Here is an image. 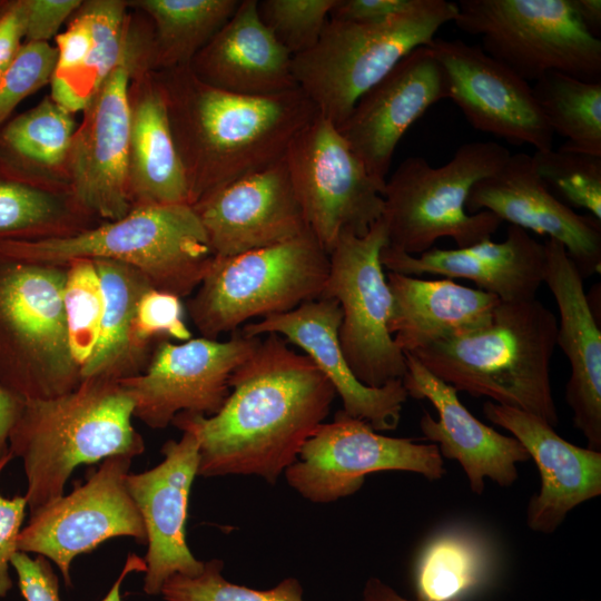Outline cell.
Returning a JSON list of instances; mask_svg holds the SVG:
<instances>
[{
  "label": "cell",
  "instance_id": "cell-49",
  "mask_svg": "<svg viewBox=\"0 0 601 601\" xmlns=\"http://www.w3.org/2000/svg\"><path fill=\"white\" fill-rule=\"evenodd\" d=\"M22 400L0 385V461L9 451V435L19 415Z\"/></svg>",
  "mask_w": 601,
  "mask_h": 601
},
{
  "label": "cell",
  "instance_id": "cell-41",
  "mask_svg": "<svg viewBox=\"0 0 601 601\" xmlns=\"http://www.w3.org/2000/svg\"><path fill=\"white\" fill-rule=\"evenodd\" d=\"M57 49L48 42H26L0 77V126L28 96L51 80Z\"/></svg>",
  "mask_w": 601,
  "mask_h": 601
},
{
  "label": "cell",
  "instance_id": "cell-30",
  "mask_svg": "<svg viewBox=\"0 0 601 601\" xmlns=\"http://www.w3.org/2000/svg\"><path fill=\"white\" fill-rule=\"evenodd\" d=\"M130 190L139 205L189 204V185L162 90L149 88L131 109Z\"/></svg>",
  "mask_w": 601,
  "mask_h": 601
},
{
  "label": "cell",
  "instance_id": "cell-8",
  "mask_svg": "<svg viewBox=\"0 0 601 601\" xmlns=\"http://www.w3.org/2000/svg\"><path fill=\"white\" fill-rule=\"evenodd\" d=\"M67 266L0 253V385L22 401L51 398L81 383L62 305Z\"/></svg>",
  "mask_w": 601,
  "mask_h": 601
},
{
  "label": "cell",
  "instance_id": "cell-33",
  "mask_svg": "<svg viewBox=\"0 0 601 601\" xmlns=\"http://www.w3.org/2000/svg\"><path fill=\"white\" fill-rule=\"evenodd\" d=\"M92 45L82 68L72 78L51 79V99L69 112L86 110L110 73L126 59L125 6L120 1H90Z\"/></svg>",
  "mask_w": 601,
  "mask_h": 601
},
{
  "label": "cell",
  "instance_id": "cell-36",
  "mask_svg": "<svg viewBox=\"0 0 601 601\" xmlns=\"http://www.w3.org/2000/svg\"><path fill=\"white\" fill-rule=\"evenodd\" d=\"M62 305L71 356L81 367L90 358L105 314V293L92 259L77 258L67 265Z\"/></svg>",
  "mask_w": 601,
  "mask_h": 601
},
{
  "label": "cell",
  "instance_id": "cell-17",
  "mask_svg": "<svg viewBox=\"0 0 601 601\" xmlns=\"http://www.w3.org/2000/svg\"><path fill=\"white\" fill-rule=\"evenodd\" d=\"M447 97L444 67L428 45L421 46L368 89L337 129L371 176L385 184L404 134Z\"/></svg>",
  "mask_w": 601,
  "mask_h": 601
},
{
  "label": "cell",
  "instance_id": "cell-7",
  "mask_svg": "<svg viewBox=\"0 0 601 601\" xmlns=\"http://www.w3.org/2000/svg\"><path fill=\"white\" fill-rule=\"evenodd\" d=\"M457 12L455 2L422 0L381 23L328 19L317 43L293 57L297 86L338 128L368 89L415 48L428 45Z\"/></svg>",
  "mask_w": 601,
  "mask_h": 601
},
{
  "label": "cell",
  "instance_id": "cell-52",
  "mask_svg": "<svg viewBox=\"0 0 601 601\" xmlns=\"http://www.w3.org/2000/svg\"><path fill=\"white\" fill-rule=\"evenodd\" d=\"M146 570V563L144 561V558H139L138 555L130 553L128 554V558L126 560V563L112 584L111 589L108 591V593L105 595V598L101 601H121V584L127 575H129L132 572H145Z\"/></svg>",
  "mask_w": 601,
  "mask_h": 601
},
{
  "label": "cell",
  "instance_id": "cell-53",
  "mask_svg": "<svg viewBox=\"0 0 601 601\" xmlns=\"http://www.w3.org/2000/svg\"><path fill=\"white\" fill-rule=\"evenodd\" d=\"M2 8H3V4H1V2H0V11L2 10Z\"/></svg>",
  "mask_w": 601,
  "mask_h": 601
},
{
  "label": "cell",
  "instance_id": "cell-47",
  "mask_svg": "<svg viewBox=\"0 0 601 601\" xmlns=\"http://www.w3.org/2000/svg\"><path fill=\"white\" fill-rule=\"evenodd\" d=\"M80 3L79 0H24L27 42H47Z\"/></svg>",
  "mask_w": 601,
  "mask_h": 601
},
{
  "label": "cell",
  "instance_id": "cell-27",
  "mask_svg": "<svg viewBox=\"0 0 601 601\" xmlns=\"http://www.w3.org/2000/svg\"><path fill=\"white\" fill-rule=\"evenodd\" d=\"M257 4V0H240L230 19L193 58V73L200 81L256 97L298 88L293 56L264 24Z\"/></svg>",
  "mask_w": 601,
  "mask_h": 601
},
{
  "label": "cell",
  "instance_id": "cell-34",
  "mask_svg": "<svg viewBox=\"0 0 601 601\" xmlns=\"http://www.w3.org/2000/svg\"><path fill=\"white\" fill-rule=\"evenodd\" d=\"M240 0H144L140 6L155 20L160 60L189 67L193 58L230 19Z\"/></svg>",
  "mask_w": 601,
  "mask_h": 601
},
{
  "label": "cell",
  "instance_id": "cell-24",
  "mask_svg": "<svg viewBox=\"0 0 601 601\" xmlns=\"http://www.w3.org/2000/svg\"><path fill=\"white\" fill-rule=\"evenodd\" d=\"M483 413L509 431L539 469L540 491L525 513L532 531L553 533L571 510L601 494V452L565 441L546 421L529 412L486 401Z\"/></svg>",
  "mask_w": 601,
  "mask_h": 601
},
{
  "label": "cell",
  "instance_id": "cell-37",
  "mask_svg": "<svg viewBox=\"0 0 601 601\" xmlns=\"http://www.w3.org/2000/svg\"><path fill=\"white\" fill-rule=\"evenodd\" d=\"M532 159L549 190L570 208L601 221V156L561 148L535 150Z\"/></svg>",
  "mask_w": 601,
  "mask_h": 601
},
{
  "label": "cell",
  "instance_id": "cell-40",
  "mask_svg": "<svg viewBox=\"0 0 601 601\" xmlns=\"http://www.w3.org/2000/svg\"><path fill=\"white\" fill-rule=\"evenodd\" d=\"M337 0H263L258 13L264 24L294 57L319 40Z\"/></svg>",
  "mask_w": 601,
  "mask_h": 601
},
{
  "label": "cell",
  "instance_id": "cell-29",
  "mask_svg": "<svg viewBox=\"0 0 601 601\" xmlns=\"http://www.w3.org/2000/svg\"><path fill=\"white\" fill-rule=\"evenodd\" d=\"M92 260L106 305L96 347L80 370L81 380L119 382L144 373L156 347L140 343L135 332L137 304L152 286L131 266L109 259Z\"/></svg>",
  "mask_w": 601,
  "mask_h": 601
},
{
  "label": "cell",
  "instance_id": "cell-1",
  "mask_svg": "<svg viewBox=\"0 0 601 601\" xmlns=\"http://www.w3.org/2000/svg\"><path fill=\"white\" fill-rule=\"evenodd\" d=\"M229 390L216 414L179 413L171 422L196 432L199 476L257 475L276 483L336 396L312 359L278 334L260 336L230 375Z\"/></svg>",
  "mask_w": 601,
  "mask_h": 601
},
{
  "label": "cell",
  "instance_id": "cell-42",
  "mask_svg": "<svg viewBox=\"0 0 601 601\" xmlns=\"http://www.w3.org/2000/svg\"><path fill=\"white\" fill-rule=\"evenodd\" d=\"M135 332L137 339L149 346H154L159 338L178 342L193 338L185 321L181 298L154 287L148 288L137 304Z\"/></svg>",
  "mask_w": 601,
  "mask_h": 601
},
{
  "label": "cell",
  "instance_id": "cell-14",
  "mask_svg": "<svg viewBox=\"0 0 601 601\" xmlns=\"http://www.w3.org/2000/svg\"><path fill=\"white\" fill-rule=\"evenodd\" d=\"M132 459H105L86 483L30 513L18 536V551L52 561L70 587V565L77 555L117 536L146 544L144 521L127 487Z\"/></svg>",
  "mask_w": 601,
  "mask_h": 601
},
{
  "label": "cell",
  "instance_id": "cell-22",
  "mask_svg": "<svg viewBox=\"0 0 601 601\" xmlns=\"http://www.w3.org/2000/svg\"><path fill=\"white\" fill-rule=\"evenodd\" d=\"M342 311L332 298L318 297L283 314L245 324L239 331L248 337L278 334L299 347L325 375L342 400L343 411L367 422L375 431L397 427L408 398L402 380L381 387L362 384L342 352L338 329Z\"/></svg>",
  "mask_w": 601,
  "mask_h": 601
},
{
  "label": "cell",
  "instance_id": "cell-45",
  "mask_svg": "<svg viewBox=\"0 0 601 601\" xmlns=\"http://www.w3.org/2000/svg\"><path fill=\"white\" fill-rule=\"evenodd\" d=\"M11 566L26 601H60L58 578L47 558L37 555L31 559L28 553L17 551Z\"/></svg>",
  "mask_w": 601,
  "mask_h": 601
},
{
  "label": "cell",
  "instance_id": "cell-23",
  "mask_svg": "<svg viewBox=\"0 0 601 601\" xmlns=\"http://www.w3.org/2000/svg\"><path fill=\"white\" fill-rule=\"evenodd\" d=\"M404 354L406 373L402 382L408 397L427 400L439 414L435 420L428 412L423 413L420 428L424 437L439 447L442 457L459 462L472 492L483 493L486 477L500 486H511L519 476L516 464L531 459L524 446L474 417L454 387L414 356Z\"/></svg>",
  "mask_w": 601,
  "mask_h": 601
},
{
  "label": "cell",
  "instance_id": "cell-39",
  "mask_svg": "<svg viewBox=\"0 0 601 601\" xmlns=\"http://www.w3.org/2000/svg\"><path fill=\"white\" fill-rule=\"evenodd\" d=\"M224 562H204L201 572L190 577L174 574L162 585L165 601H305L296 578H286L268 590H256L229 582L223 575Z\"/></svg>",
  "mask_w": 601,
  "mask_h": 601
},
{
  "label": "cell",
  "instance_id": "cell-48",
  "mask_svg": "<svg viewBox=\"0 0 601 601\" xmlns=\"http://www.w3.org/2000/svg\"><path fill=\"white\" fill-rule=\"evenodd\" d=\"M24 0L9 2L0 11V77L18 56L26 36Z\"/></svg>",
  "mask_w": 601,
  "mask_h": 601
},
{
  "label": "cell",
  "instance_id": "cell-9",
  "mask_svg": "<svg viewBox=\"0 0 601 601\" xmlns=\"http://www.w3.org/2000/svg\"><path fill=\"white\" fill-rule=\"evenodd\" d=\"M329 256L311 230L269 247L215 256L187 303L201 337L217 339L253 318L287 313L321 297Z\"/></svg>",
  "mask_w": 601,
  "mask_h": 601
},
{
  "label": "cell",
  "instance_id": "cell-54",
  "mask_svg": "<svg viewBox=\"0 0 601 601\" xmlns=\"http://www.w3.org/2000/svg\"><path fill=\"white\" fill-rule=\"evenodd\" d=\"M581 601H587V600H581Z\"/></svg>",
  "mask_w": 601,
  "mask_h": 601
},
{
  "label": "cell",
  "instance_id": "cell-28",
  "mask_svg": "<svg viewBox=\"0 0 601 601\" xmlns=\"http://www.w3.org/2000/svg\"><path fill=\"white\" fill-rule=\"evenodd\" d=\"M390 332L403 353L486 325L500 299L451 279L427 280L388 272Z\"/></svg>",
  "mask_w": 601,
  "mask_h": 601
},
{
  "label": "cell",
  "instance_id": "cell-21",
  "mask_svg": "<svg viewBox=\"0 0 601 601\" xmlns=\"http://www.w3.org/2000/svg\"><path fill=\"white\" fill-rule=\"evenodd\" d=\"M470 214L490 211L501 221L560 242L583 278L601 269V221L559 200L536 173L532 155L511 154L467 196Z\"/></svg>",
  "mask_w": 601,
  "mask_h": 601
},
{
  "label": "cell",
  "instance_id": "cell-35",
  "mask_svg": "<svg viewBox=\"0 0 601 601\" xmlns=\"http://www.w3.org/2000/svg\"><path fill=\"white\" fill-rule=\"evenodd\" d=\"M71 112L45 98L0 130V159L57 166L68 156L77 129Z\"/></svg>",
  "mask_w": 601,
  "mask_h": 601
},
{
  "label": "cell",
  "instance_id": "cell-25",
  "mask_svg": "<svg viewBox=\"0 0 601 601\" xmlns=\"http://www.w3.org/2000/svg\"><path fill=\"white\" fill-rule=\"evenodd\" d=\"M544 246V283L560 315L556 345L571 370L565 401L587 447L601 452V332L583 288V277L564 246L553 238H548Z\"/></svg>",
  "mask_w": 601,
  "mask_h": 601
},
{
  "label": "cell",
  "instance_id": "cell-44",
  "mask_svg": "<svg viewBox=\"0 0 601 601\" xmlns=\"http://www.w3.org/2000/svg\"><path fill=\"white\" fill-rule=\"evenodd\" d=\"M57 62L51 79L66 81L85 65L92 45L89 16L82 8L69 28L56 38Z\"/></svg>",
  "mask_w": 601,
  "mask_h": 601
},
{
  "label": "cell",
  "instance_id": "cell-32",
  "mask_svg": "<svg viewBox=\"0 0 601 601\" xmlns=\"http://www.w3.org/2000/svg\"><path fill=\"white\" fill-rule=\"evenodd\" d=\"M532 90L554 135L565 138L559 148L601 156V82L551 71Z\"/></svg>",
  "mask_w": 601,
  "mask_h": 601
},
{
  "label": "cell",
  "instance_id": "cell-4",
  "mask_svg": "<svg viewBox=\"0 0 601 601\" xmlns=\"http://www.w3.org/2000/svg\"><path fill=\"white\" fill-rule=\"evenodd\" d=\"M132 410L118 382L100 378H83L77 388L56 397L22 401L9 451L22 460L30 513L61 497L80 464L144 452Z\"/></svg>",
  "mask_w": 601,
  "mask_h": 601
},
{
  "label": "cell",
  "instance_id": "cell-13",
  "mask_svg": "<svg viewBox=\"0 0 601 601\" xmlns=\"http://www.w3.org/2000/svg\"><path fill=\"white\" fill-rule=\"evenodd\" d=\"M382 471L413 472L435 481L445 467L435 444L382 435L339 410L305 442L285 477L304 499L331 503L354 494L366 475Z\"/></svg>",
  "mask_w": 601,
  "mask_h": 601
},
{
  "label": "cell",
  "instance_id": "cell-6",
  "mask_svg": "<svg viewBox=\"0 0 601 601\" xmlns=\"http://www.w3.org/2000/svg\"><path fill=\"white\" fill-rule=\"evenodd\" d=\"M510 155L496 141H472L440 167L421 156L404 159L386 179L383 194L387 245L417 256L441 238H451L459 248L491 238L502 221L485 210L470 214L465 204L472 186L494 174Z\"/></svg>",
  "mask_w": 601,
  "mask_h": 601
},
{
  "label": "cell",
  "instance_id": "cell-51",
  "mask_svg": "<svg viewBox=\"0 0 601 601\" xmlns=\"http://www.w3.org/2000/svg\"><path fill=\"white\" fill-rule=\"evenodd\" d=\"M362 601H420L406 599L378 578H370L363 589Z\"/></svg>",
  "mask_w": 601,
  "mask_h": 601
},
{
  "label": "cell",
  "instance_id": "cell-43",
  "mask_svg": "<svg viewBox=\"0 0 601 601\" xmlns=\"http://www.w3.org/2000/svg\"><path fill=\"white\" fill-rule=\"evenodd\" d=\"M13 459L9 453L0 461V474ZM28 502L24 495L6 497L0 494V598H4L12 588L9 573L11 559L18 551V536L22 530Z\"/></svg>",
  "mask_w": 601,
  "mask_h": 601
},
{
  "label": "cell",
  "instance_id": "cell-16",
  "mask_svg": "<svg viewBox=\"0 0 601 601\" xmlns=\"http://www.w3.org/2000/svg\"><path fill=\"white\" fill-rule=\"evenodd\" d=\"M428 46L445 69L449 97L476 130L535 150L553 148L554 132L532 85L480 46L435 37Z\"/></svg>",
  "mask_w": 601,
  "mask_h": 601
},
{
  "label": "cell",
  "instance_id": "cell-3",
  "mask_svg": "<svg viewBox=\"0 0 601 601\" xmlns=\"http://www.w3.org/2000/svg\"><path fill=\"white\" fill-rule=\"evenodd\" d=\"M555 315L536 298L500 302L484 326L413 353L457 392L559 422L550 364L556 346Z\"/></svg>",
  "mask_w": 601,
  "mask_h": 601
},
{
  "label": "cell",
  "instance_id": "cell-20",
  "mask_svg": "<svg viewBox=\"0 0 601 601\" xmlns=\"http://www.w3.org/2000/svg\"><path fill=\"white\" fill-rule=\"evenodd\" d=\"M193 207L219 257L269 247L309 230L285 156Z\"/></svg>",
  "mask_w": 601,
  "mask_h": 601
},
{
  "label": "cell",
  "instance_id": "cell-46",
  "mask_svg": "<svg viewBox=\"0 0 601 601\" xmlns=\"http://www.w3.org/2000/svg\"><path fill=\"white\" fill-rule=\"evenodd\" d=\"M422 0H337L329 19L356 23H381L406 13Z\"/></svg>",
  "mask_w": 601,
  "mask_h": 601
},
{
  "label": "cell",
  "instance_id": "cell-18",
  "mask_svg": "<svg viewBox=\"0 0 601 601\" xmlns=\"http://www.w3.org/2000/svg\"><path fill=\"white\" fill-rule=\"evenodd\" d=\"M179 441L162 447L164 460L155 467L129 473L128 491L142 518L147 535L144 591L159 595L174 574L197 575L204 562L194 556L186 541L189 493L199 463V440L188 426L178 427Z\"/></svg>",
  "mask_w": 601,
  "mask_h": 601
},
{
  "label": "cell",
  "instance_id": "cell-31",
  "mask_svg": "<svg viewBox=\"0 0 601 601\" xmlns=\"http://www.w3.org/2000/svg\"><path fill=\"white\" fill-rule=\"evenodd\" d=\"M492 558L480 535L450 529L423 546L414 565L420 601H463L489 582Z\"/></svg>",
  "mask_w": 601,
  "mask_h": 601
},
{
  "label": "cell",
  "instance_id": "cell-5",
  "mask_svg": "<svg viewBox=\"0 0 601 601\" xmlns=\"http://www.w3.org/2000/svg\"><path fill=\"white\" fill-rule=\"evenodd\" d=\"M0 253L46 265L66 266L77 258L118 262L180 298L197 289L215 257L189 204L138 205L120 219L70 235L0 242Z\"/></svg>",
  "mask_w": 601,
  "mask_h": 601
},
{
  "label": "cell",
  "instance_id": "cell-10",
  "mask_svg": "<svg viewBox=\"0 0 601 601\" xmlns=\"http://www.w3.org/2000/svg\"><path fill=\"white\" fill-rule=\"evenodd\" d=\"M457 8L456 27L529 83L551 71L601 82V40L570 0H460Z\"/></svg>",
  "mask_w": 601,
  "mask_h": 601
},
{
  "label": "cell",
  "instance_id": "cell-19",
  "mask_svg": "<svg viewBox=\"0 0 601 601\" xmlns=\"http://www.w3.org/2000/svg\"><path fill=\"white\" fill-rule=\"evenodd\" d=\"M128 58L110 73L85 110L68 154L77 205L107 221L120 219L131 210Z\"/></svg>",
  "mask_w": 601,
  "mask_h": 601
},
{
  "label": "cell",
  "instance_id": "cell-26",
  "mask_svg": "<svg viewBox=\"0 0 601 601\" xmlns=\"http://www.w3.org/2000/svg\"><path fill=\"white\" fill-rule=\"evenodd\" d=\"M381 262L388 272L407 276L426 273L470 279L501 302L514 303L535 298L544 283L546 255L544 244L510 225L503 242L486 238L462 248H431L417 256L386 245Z\"/></svg>",
  "mask_w": 601,
  "mask_h": 601
},
{
  "label": "cell",
  "instance_id": "cell-12",
  "mask_svg": "<svg viewBox=\"0 0 601 601\" xmlns=\"http://www.w3.org/2000/svg\"><path fill=\"white\" fill-rule=\"evenodd\" d=\"M285 159L306 224L328 254L343 231L364 236L382 218L385 184L371 176L327 118L317 115Z\"/></svg>",
  "mask_w": 601,
  "mask_h": 601
},
{
  "label": "cell",
  "instance_id": "cell-2",
  "mask_svg": "<svg viewBox=\"0 0 601 601\" xmlns=\"http://www.w3.org/2000/svg\"><path fill=\"white\" fill-rule=\"evenodd\" d=\"M178 70L177 89L162 92L191 206L282 159L318 115L299 87L274 96H244L204 83L189 67Z\"/></svg>",
  "mask_w": 601,
  "mask_h": 601
},
{
  "label": "cell",
  "instance_id": "cell-38",
  "mask_svg": "<svg viewBox=\"0 0 601 601\" xmlns=\"http://www.w3.org/2000/svg\"><path fill=\"white\" fill-rule=\"evenodd\" d=\"M67 213L59 197L0 170V242L48 237Z\"/></svg>",
  "mask_w": 601,
  "mask_h": 601
},
{
  "label": "cell",
  "instance_id": "cell-11",
  "mask_svg": "<svg viewBox=\"0 0 601 601\" xmlns=\"http://www.w3.org/2000/svg\"><path fill=\"white\" fill-rule=\"evenodd\" d=\"M387 245L383 218L364 236L343 231L329 256L321 297L342 311L338 339L356 378L370 387L403 380L406 358L390 332L393 297L381 262Z\"/></svg>",
  "mask_w": 601,
  "mask_h": 601
},
{
  "label": "cell",
  "instance_id": "cell-15",
  "mask_svg": "<svg viewBox=\"0 0 601 601\" xmlns=\"http://www.w3.org/2000/svg\"><path fill=\"white\" fill-rule=\"evenodd\" d=\"M259 341L239 331L226 341H159L145 372L118 383L132 401L134 417L150 428L167 427L179 413L211 416L229 394L230 375Z\"/></svg>",
  "mask_w": 601,
  "mask_h": 601
},
{
  "label": "cell",
  "instance_id": "cell-50",
  "mask_svg": "<svg viewBox=\"0 0 601 601\" xmlns=\"http://www.w3.org/2000/svg\"><path fill=\"white\" fill-rule=\"evenodd\" d=\"M571 7L584 27L594 38L601 35V1L600 0H570Z\"/></svg>",
  "mask_w": 601,
  "mask_h": 601
}]
</instances>
